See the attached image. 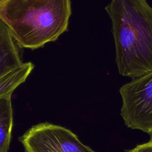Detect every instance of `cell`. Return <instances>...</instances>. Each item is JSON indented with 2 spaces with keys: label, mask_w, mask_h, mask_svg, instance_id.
Returning <instances> with one entry per match:
<instances>
[{
  "label": "cell",
  "mask_w": 152,
  "mask_h": 152,
  "mask_svg": "<svg viewBox=\"0 0 152 152\" xmlns=\"http://www.w3.org/2000/svg\"><path fill=\"white\" fill-rule=\"evenodd\" d=\"M119 93L121 115L125 125L152 138V72L123 85Z\"/></svg>",
  "instance_id": "obj_3"
},
{
  "label": "cell",
  "mask_w": 152,
  "mask_h": 152,
  "mask_svg": "<svg viewBox=\"0 0 152 152\" xmlns=\"http://www.w3.org/2000/svg\"><path fill=\"white\" fill-rule=\"evenodd\" d=\"M15 42L9 27L0 17V77L23 64Z\"/></svg>",
  "instance_id": "obj_5"
},
{
  "label": "cell",
  "mask_w": 152,
  "mask_h": 152,
  "mask_svg": "<svg viewBox=\"0 0 152 152\" xmlns=\"http://www.w3.org/2000/svg\"><path fill=\"white\" fill-rule=\"evenodd\" d=\"M19 140L26 152H97L71 130L48 122L33 126Z\"/></svg>",
  "instance_id": "obj_4"
},
{
  "label": "cell",
  "mask_w": 152,
  "mask_h": 152,
  "mask_svg": "<svg viewBox=\"0 0 152 152\" xmlns=\"http://www.w3.org/2000/svg\"><path fill=\"white\" fill-rule=\"evenodd\" d=\"M13 113L11 96L0 98V152H8L11 138Z\"/></svg>",
  "instance_id": "obj_7"
},
{
  "label": "cell",
  "mask_w": 152,
  "mask_h": 152,
  "mask_svg": "<svg viewBox=\"0 0 152 152\" xmlns=\"http://www.w3.org/2000/svg\"><path fill=\"white\" fill-rule=\"evenodd\" d=\"M125 152H152V138L149 141L138 144L134 148L126 150Z\"/></svg>",
  "instance_id": "obj_8"
},
{
  "label": "cell",
  "mask_w": 152,
  "mask_h": 152,
  "mask_svg": "<svg viewBox=\"0 0 152 152\" xmlns=\"http://www.w3.org/2000/svg\"><path fill=\"white\" fill-rule=\"evenodd\" d=\"M6 1H7V0H0V5L3 4L4 2H5Z\"/></svg>",
  "instance_id": "obj_9"
},
{
  "label": "cell",
  "mask_w": 152,
  "mask_h": 152,
  "mask_svg": "<svg viewBox=\"0 0 152 152\" xmlns=\"http://www.w3.org/2000/svg\"><path fill=\"white\" fill-rule=\"evenodd\" d=\"M105 10L119 74L135 79L152 72V7L147 0H111Z\"/></svg>",
  "instance_id": "obj_1"
},
{
  "label": "cell",
  "mask_w": 152,
  "mask_h": 152,
  "mask_svg": "<svg viewBox=\"0 0 152 152\" xmlns=\"http://www.w3.org/2000/svg\"><path fill=\"white\" fill-rule=\"evenodd\" d=\"M33 68L34 65L30 62L23 63L0 77V98L11 96L13 91L26 80Z\"/></svg>",
  "instance_id": "obj_6"
},
{
  "label": "cell",
  "mask_w": 152,
  "mask_h": 152,
  "mask_svg": "<svg viewBox=\"0 0 152 152\" xmlns=\"http://www.w3.org/2000/svg\"><path fill=\"white\" fill-rule=\"evenodd\" d=\"M70 0H7L0 5V17L17 44L37 49L56 40L68 28Z\"/></svg>",
  "instance_id": "obj_2"
}]
</instances>
